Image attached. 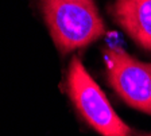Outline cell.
I'll return each instance as SVG.
<instances>
[{
	"label": "cell",
	"instance_id": "6da1fadb",
	"mask_svg": "<svg viewBox=\"0 0 151 136\" xmlns=\"http://www.w3.org/2000/svg\"><path fill=\"white\" fill-rule=\"evenodd\" d=\"M51 39L62 54L88 47L105 35L94 0H41Z\"/></svg>",
	"mask_w": 151,
	"mask_h": 136
},
{
	"label": "cell",
	"instance_id": "7a4b0ae2",
	"mask_svg": "<svg viewBox=\"0 0 151 136\" xmlns=\"http://www.w3.org/2000/svg\"><path fill=\"white\" fill-rule=\"evenodd\" d=\"M66 93L80 119L93 132L100 136H132V130L112 108L103 89L77 57L68 67Z\"/></svg>",
	"mask_w": 151,
	"mask_h": 136
},
{
	"label": "cell",
	"instance_id": "3957f363",
	"mask_svg": "<svg viewBox=\"0 0 151 136\" xmlns=\"http://www.w3.org/2000/svg\"><path fill=\"white\" fill-rule=\"evenodd\" d=\"M105 76L126 105L151 116V62H142L119 47L104 50Z\"/></svg>",
	"mask_w": 151,
	"mask_h": 136
},
{
	"label": "cell",
	"instance_id": "277c9868",
	"mask_svg": "<svg viewBox=\"0 0 151 136\" xmlns=\"http://www.w3.org/2000/svg\"><path fill=\"white\" fill-rule=\"evenodd\" d=\"M111 14L142 50L151 51V0H115Z\"/></svg>",
	"mask_w": 151,
	"mask_h": 136
},
{
	"label": "cell",
	"instance_id": "5b68a950",
	"mask_svg": "<svg viewBox=\"0 0 151 136\" xmlns=\"http://www.w3.org/2000/svg\"><path fill=\"white\" fill-rule=\"evenodd\" d=\"M142 136H151V133H147V135H142Z\"/></svg>",
	"mask_w": 151,
	"mask_h": 136
}]
</instances>
